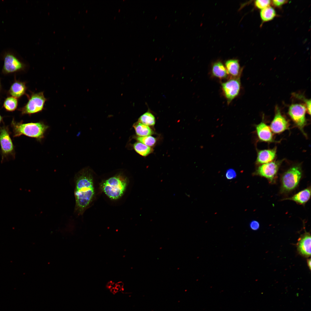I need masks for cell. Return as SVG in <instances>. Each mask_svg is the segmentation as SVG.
I'll use <instances>...</instances> for the list:
<instances>
[{
	"label": "cell",
	"mask_w": 311,
	"mask_h": 311,
	"mask_svg": "<svg viewBox=\"0 0 311 311\" xmlns=\"http://www.w3.org/2000/svg\"><path fill=\"white\" fill-rule=\"evenodd\" d=\"M74 180L75 201L74 212L81 215L90 206L94 196L93 177L90 171L85 169L75 175Z\"/></svg>",
	"instance_id": "6da1fadb"
},
{
	"label": "cell",
	"mask_w": 311,
	"mask_h": 311,
	"mask_svg": "<svg viewBox=\"0 0 311 311\" xmlns=\"http://www.w3.org/2000/svg\"><path fill=\"white\" fill-rule=\"evenodd\" d=\"M14 137L24 135L36 139L40 141L44 137L45 132L48 128L43 122L24 123L17 122L13 119L11 122Z\"/></svg>",
	"instance_id": "7a4b0ae2"
},
{
	"label": "cell",
	"mask_w": 311,
	"mask_h": 311,
	"mask_svg": "<svg viewBox=\"0 0 311 311\" xmlns=\"http://www.w3.org/2000/svg\"><path fill=\"white\" fill-rule=\"evenodd\" d=\"M128 183L126 177L119 174L102 181L100 187L102 191L108 198L112 200H116L124 195Z\"/></svg>",
	"instance_id": "3957f363"
},
{
	"label": "cell",
	"mask_w": 311,
	"mask_h": 311,
	"mask_svg": "<svg viewBox=\"0 0 311 311\" xmlns=\"http://www.w3.org/2000/svg\"><path fill=\"white\" fill-rule=\"evenodd\" d=\"M302 175L299 166H293L286 171L282 176L280 192L288 193L294 189L298 185Z\"/></svg>",
	"instance_id": "277c9868"
},
{
	"label": "cell",
	"mask_w": 311,
	"mask_h": 311,
	"mask_svg": "<svg viewBox=\"0 0 311 311\" xmlns=\"http://www.w3.org/2000/svg\"><path fill=\"white\" fill-rule=\"evenodd\" d=\"M28 97L27 103L18 109L22 115H31L42 111L46 100L43 92H32Z\"/></svg>",
	"instance_id": "5b68a950"
},
{
	"label": "cell",
	"mask_w": 311,
	"mask_h": 311,
	"mask_svg": "<svg viewBox=\"0 0 311 311\" xmlns=\"http://www.w3.org/2000/svg\"><path fill=\"white\" fill-rule=\"evenodd\" d=\"M3 58L4 63L2 71L5 74L23 71L26 67L25 64L11 52H5L3 55Z\"/></svg>",
	"instance_id": "8992f818"
},
{
	"label": "cell",
	"mask_w": 311,
	"mask_h": 311,
	"mask_svg": "<svg viewBox=\"0 0 311 311\" xmlns=\"http://www.w3.org/2000/svg\"><path fill=\"white\" fill-rule=\"evenodd\" d=\"M306 110L305 105L295 104L291 105L288 111V114L293 121L306 136L304 129L306 123L305 117Z\"/></svg>",
	"instance_id": "52a82bcc"
},
{
	"label": "cell",
	"mask_w": 311,
	"mask_h": 311,
	"mask_svg": "<svg viewBox=\"0 0 311 311\" xmlns=\"http://www.w3.org/2000/svg\"><path fill=\"white\" fill-rule=\"evenodd\" d=\"M0 145L2 161L4 158L11 156L15 157L14 146L10 137L8 126L3 125L0 127Z\"/></svg>",
	"instance_id": "ba28073f"
},
{
	"label": "cell",
	"mask_w": 311,
	"mask_h": 311,
	"mask_svg": "<svg viewBox=\"0 0 311 311\" xmlns=\"http://www.w3.org/2000/svg\"><path fill=\"white\" fill-rule=\"evenodd\" d=\"M241 86L240 77H231L226 81L221 83L222 90L228 104L238 96Z\"/></svg>",
	"instance_id": "9c48e42d"
},
{
	"label": "cell",
	"mask_w": 311,
	"mask_h": 311,
	"mask_svg": "<svg viewBox=\"0 0 311 311\" xmlns=\"http://www.w3.org/2000/svg\"><path fill=\"white\" fill-rule=\"evenodd\" d=\"M281 162L278 161L263 164L257 168L253 175L265 178L270 183H274Z\"/></svg>",
	"instance_id": "30bf717a"
},
{
	"label": "cell",
	"mask_w": 311,
	"mask_h": 311,
	"mask_svg": "<svg viewBox=\"0 0 311 311\" xmlns=\"http://www.w3.org/2000/svg\"><path fill=\"white\" fill-rule=\"evenodd\" d=\"M289 126L287 120L277 107L274 117L270 124V129L274 133H280L288 129Z\"/></svg>",
	"instance_id": "8fae6325"
},
{
	"label": "cell",
	"mask_w": 311,
	"mask_h": 311,
	"mask_svg": "<svg viewBox=\"0 0 311 311\" xmlns=\"http://www.w3.org/2000/svg\"><path fill=\"white\" fill-rule=\"evenodd\" d=\"M297 250L302 256L308 257L311 255V235L305 231L298 240L297 244Z\"/></svg>",
	"instance_id": "7c38bea8"
},
{
	"label": "cell",
	"mask_w": 311,
	"mask_h": 311,
	"mask_svg": "<svg viewBox=\"0 0 311 311\" xmlns=\"http://www.w3.org/2000/svg\"><path fill=\"white\" fill-rule=\"evenodd\" d=\"M257 135L260 140L266 142L274 141L270 127L262 122L256 126Z\"/></svg>",
	"instance_id": "4fadbf2b"
},
{
	"label": "cell",
	"mask_w": 311,
	"mask_h": 311,
	"mask_svg": "<svg viewBox=\"0 0 311 311\" xmlns=\"http://www.w3.org/2000/svg\"><path fill=\"white\" fill-rule=\"evenodd\" d=\"M310 195L311 188L310 187L299 191L290 197L285 198L282 200H292L299 204L304 205L309 200Z\"/></svg>",
	"instance_id": "5bb4252c"
},
{
	"label": "cell",
	"mask_w": 311,
	"mask_h": 311,
	"mask_svg": "<svg viewBox=\"0 0 311 311\" xmlns=\"http://www.w3.org/2000/svg\"><path fill=\"white\" fill-rule=\"evenodd\" d=\"M276 148L264 149L259 151L256 161L259 164H264L273 160L276 155Z\"/></svg>",
	"instance_id": "9a60e30c"
},
{
	"label": "cell",
	"mask_w": 311,
	"mask_h": 311,
	"mask_svg": "<svg viewBox=\"0 0 311 311\" xmlns=\"http://www.w3.org/2000/svg\"><path fill=\"white\" fill-rule=\"evenodd\" d=\"M26 89L25 82L16 80L11 85L8 93L12 96L18 98L25 94Z\"/></svg>",
	"instance_id": "2e32d148"
},
{
	"label": "cell",
	"mask_w": 311,
	"mask_h": 311,
	"mask_svg": "<svg viewBox=\"0 0 311 311\" xmlns=\"http://www.w3.org/2000/svg\"><path fill=\"white\" fill-rule=\"evenodd\" d=\"M226 69L228 74L232 77H240L242 71L239 61L237 59H230L226 61L225 63Z\"/></svg>",
	"instance_id": "e0dca14e"
},
{
	"label": "cell",
	"mask_w": 311,
	"mask_h": 311,
	"mask_svg": "<svg viewBox=\"0 0 311 311\" xmlns=\"http://www.w3.org/2000/svg\"><path fill=\"white\" fill-rule=\"evenodd\" d=\"M211 72L213 76L221 79L226 78L228 76V74L225 66L220 61L213 64Z\"/></svg>",
	"instance_id": "ac0fdd59"
},
{
	"label": "cell",
	"mask_w": 311,
	"mask_h": 311,
	"mask_svg": "<svg viewBox=\"0 0 311 311\" xmlns=\"http://www.w3.org/2000/svg\"><path fill=\"white\" fill-rule=\"evenodd\" d=\"M133 126L136 134L139 136L151 135L153 133L152 130L149 126L139 122L134 124Z\"/></svg>",
	"instance_id": "d6986e66"
},
{
	"label": "cell",
	"mask_w": 311,
	"mask_h": 311,
	"mask_svg": "<svg viewBox=\"0 0 311 311\" xmlns=\"http://www.w3.org/2000/svg\"><path fill=\"white\" fill-rule=\"evenodd\" d=\"M260 15L262 21L265 22L272 20L276 16V14L274 9L270 6L261 10Z\"/></svg>",
	"instance_id": "ffe728a7"
},
{
	"label": "cell",
	"mask_w": 311,
	"mask_h": 311,
	"mask_svg": "<svg viewBox=\"0 0 311 311\" xmlns=\"http://www.w3.org/2000/svg\"><path fill=\"white\" fill-rule=\"evenodd\" d=\"M133 147L137 153L143 156H147L151 153L153 150L151 147L139 142L135 143L134 144Z\"/></svg>",
	"instance_id": "44dd1931"
},
{
	"label": "cell",
	"mask_w": 311,
	"mask_h": 311,
	"mask_svg": "<svg viewBox=\"0 0 311 311\" xmlns=\"http://www.w3.org/2000/svg\"><path fill=\"white\" fill-rule=\"evenodd\" d=\"M18 105L17 98L13 96L8 97L5 100L3 107L6 110L13 111L17 109Z\"/></svg>",
	"instance_id": "7402d4cb"
},
{
	"label": "cell",
	"mask_w": 311,
	"mask_h": 311,
	"mask_svg": "<svg viewBox=\"0 0 311 311\" xmlns=\"http://www.w3.org/2000/svg\"><path fill=\"white\" fill-rule=\"evenodd\" d=\"M139 120V122L149 126H154L156 123L154 116L149 112L144 113L141 116Z\"/></svg>",
	"instance_id": "603a6c76"
},
{
	"label": "cell",
	"mask_w": 311,
	"mask_h": 311,
	"mask_svg": "<svg viewBox=\"0 0 311 311\" xmlns=\"http://www.w3.org/2000/svg\"><path fill=\"white\" fill-rule=\"evenodd\" d=\"M136 139L139 142L150 147L154 146L156 142V138L151 135L138 136Z\"/></svg>",
	"instance_id": "cb8c5ba5"
},
{
	"label": "cell",
	"mask_w": 311,
	"mask_h": 311,
	"mask_svg": "<svg viewBox=\"0 0 311 311\" xmlns=\"http://www.w3.org/2000/svg\"><path fill=\"white\" fill-rule=\"evenodd\" d=\"M271 3V1L269 0H257L254 2L255 7L261 10L270 6Z\"/></svg>",
	"instance_id": "d4e9b609"
},
{
	"label": "cell",
	"mask_w": 311,
	"mask_h": 311,
	"mask_svg": "<svg viewBox=\"0 0 311 311\" xmlns=\"http://www.w3.org/2000/svg\"><path fill=\"white\" fill-rule=\"evenodd\" d=\"M225 176L227 179L232 180L235 179L236 177L237 174L234 169L230 168L227 170Z\"/></svg>",
	"instance_id": "484cf974"
},
{
	"label": "cell",
	"mask_w": 311,
	"mask_h": 311,
	"mask_svg": "<svg viewBox=\"0 0 311 311\" xmlns=\"http://www.w3.org/2000/svg\"><path fill=\"white\" fill-rule=\"evenodd\" d=\"M297 96L300 99H302L303 100L305 103V105L306 107L307 110L308 112V113L310 115L311 113V100L310 99H308L305 98L304 97L302 96H299V95L298 96Z\"/></svg>",
	"instance_id": "4316f807"
},
{
	"label": "cell",
	"mask_w": 311,
	"mask_h": 311,
	"mask_svg": "<svg viewBox=\"0 0 311 311\" xmlns=\"http://www.w3.org/2000/svg\"><path fill=\"white\" fill-rule=\"evenodd\" d=\"M288 2V1L285 0H273L271 1V3L274 6L280 7Z\"/></svg>",
	"instance_id": "83f0119b"
},
{
	"label": "cell",
	"mask_w": 311,
	"mask_h": 311,
	"mask_svg": "<svg viewBox=\"0 0 311 311\" xmlns=\"http://www.w3.org/2000/svg\"><path fill=\"white\" fill-rule=\"evenodd\" d=\"M260 225L259 222L256 220L251 221L250 223V228L253 230H256L259 227Z\"/></svg>",
	"instance_id": "f1b7e54d"
},
{
	"label": "cell",
	"mask_w": 311,
	"mask_h": 311,
	"mask_svg": "<svg viewBox=\"0 0 311 311\" xmlns=\"http://www.w3.org/2000/svg\"><path fill=\"white\" fill-rule=\"evenodd\" d=\"M311 259L310 258L308 259L307 260V263L308 266V267H309V268L310 270H311Z\"/></svg>",
	"instance_id": "f546056e"
},
{
	"label": "cell",
	"mask_w": 311,
	"mask_h": 311,
	"mask_svg": "<svg viewBox=\"0 0 311 311\" xmlns=\"http://www.w3.org/2000/svg\"><path fill=\"white\" fill-rule=\"evenodd\" d=\"M3 117L0 114V124L2 122Z\"/></svg>",
	"instance_id": "4dcf8cb0"
},
{
	"label": "cell",
	"mask_w": 311,
	"mask_h": 311,
	"mask_svg": "<svg viewBox=\"0 0 311 311\" xmlns=\"http://www.w3.org/2000/svg\"><path fill=\"white\" fill-rule=\"evenodd\" d=\"M1 81H0V90L1 89Z\"/></svg>",
	"instance_id": "1f68e13d"
},
{
	"label": "cell",
	"mask_w": 311,
	"mask_h": 311,
	"mask_svg": "<svg viewBox=\"0 0 311 311\" xmlns=\"http://www.w3.org/2000/svg\"><path fill=\"white\" fill-rule=\"evenodd\" d=\"M157 16H156L155 17V19H156V18H157Z\"/></svg>",
	"instance_id": "d6a6232c"
},
{
	"label": "cell",
	"mask_w": 311,
	"mask_h": 311,
	"mask_svg": "<svg viewBox=\"0 0 311 311\" xmlns=\"http://www.w3.org/2000/svg\"><path fill=\"white\" fill-rule=\"evenodd\" d=\"M170 24H169V25H168V27H169V26H170Z\"/></svg>",
	"instance_id": "836d02e7"
}]
</instances>
